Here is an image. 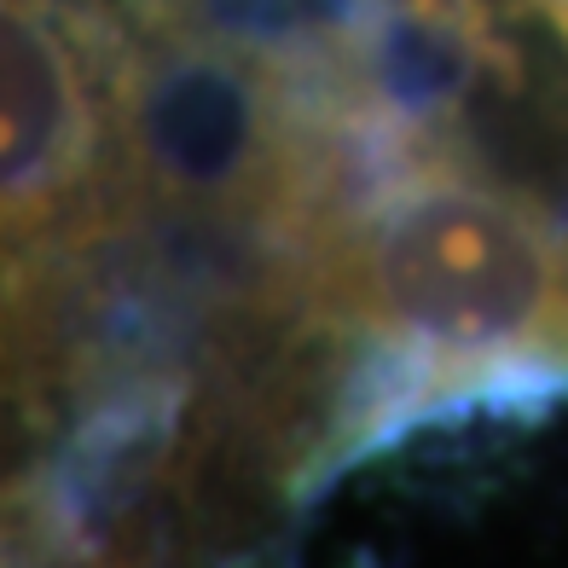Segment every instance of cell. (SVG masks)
<instances>
[{"mask_svg": "<svg viewBox=\"0 0 568 568\" xmlns=\"http://www.w3.org/2000/svg\"><path fill=\"white\" fill-rule=\"evenodd\" d=\"M331 284L372 307L400 337L453 354L528 343L557 325V267L534 215L464 174H429L383 197L359 250H325Z\"/></svg>", "mask_w": 568, "mask_h": 568, "instance_id": "obj_1", "label": "cell"}, {"mask_svg": "<svg viewBox=\"0 0 568 568\" xmlns=\"http://www.w3.org/2000/svg\"><path fill=\"white\" fill-rule=\"evenodd\" d=\"M70 53V30L41 0L7 7V215L12 239L64 221L93 180L99 111Z\"/></svg>", "mask_w": 568, "mask_h": 568, "instance_id": "obj_2", "label": "cell"}]
</instances>
